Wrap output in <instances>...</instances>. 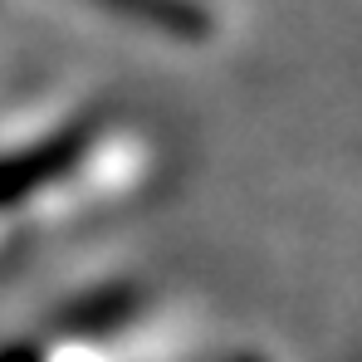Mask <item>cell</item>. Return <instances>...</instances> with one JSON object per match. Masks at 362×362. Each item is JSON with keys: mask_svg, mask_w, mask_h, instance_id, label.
Masks as SVG:
<instances>
[{"mask_svg": "<svg viewBox=\"0 0 362 362\" xmlns=\"http://www.w3.org/2000/svg\"><path fill=\"white\" fill-rule=\"evenodd\" d=\"M221 5H230V0H221Z\"/></svg>", "mask_w": 362, "mask_h": 362, "instance_id": "cell-1", "label": "cell"}]
</instances>
